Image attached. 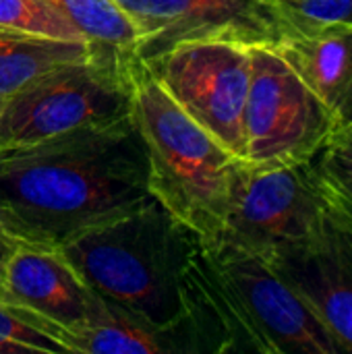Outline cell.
<instances>
[{
	"label": "cell",
	"mask_w": 352,
	"mask_h": 354,
	"mask_svg": "<svg viewBox=\"0 0 352 354\" xmlns=\"http://www.w3.org/2000/svg\"><path fill=\"white\" fill-rule=\"evenodd\" d=\"M149 195L145 147L131 116L0 147V234L10 243L58 249Z\"/></svg>",
	"instance_id": "6da1fadb"
},
{
	"label": "cell",
	"mask_w": 352,
	"mask_h": 354,
	"mask_svg": "<svg viewBox=\"0 0 352 354\" xmlns=\"http://www.w3.org/2000/svg\"><path fill=\"white\" fill-rule=\"evenodd\" d=\"M199 241L195 230L149 195L137 207L79 232L58 249L102 299L170 334L183 353V272Z\"/></svg>",
	"instance_id": "7a4b0ae2"
},
{
	"label": "cell",
	"mask_w": 352,
	"mask_h": 354,
	"mask_svg": "<svg viewBox=\"0 0 352 354\" xmlns=\"http://www.w3.org/2000/svg\"><path fill=\"white\" fill-rule=\"evenodd\" d=\"M131 120L145 147L149 193L203 241H216L243 158L197 124L139 60Z\"/></svg>",
	"instance_id": "3957f363"
},
{
	"label": "cell",
	"mask_w": 352,
	"mask_h": 354,
	"mask_svg": "<svg viewBox=\"0 0 352 354\" xmlns=\"http://www.w3.org/2000/svg\"><path fill=\"white\" fill-rule=\"evenodd\" d=\"M135 62L89 56L41 75L2 104L0 147L33 145L131 116Z\"/></svg>",
	"instance_id": "277c9868"
},
{
	"label": "cell",
	"mask_w": 352,
	"mask_h": 354,
	"mask_svg": "<svg viewBox=\"0 0 352 354\" xmlns=\"http://www.w3.org/2000/svg\"><path fill=\"white\" fill-rule=\"evenodd\" d=\"M328 212L309 162L251 164L243 160L216 241L270 257L309 239Z\"/></svg>",
	"instance_id": "5b68a950"
},
{
	"label": "cell",
	"mask_w": 352,
	"mask_h": 354,
	"mask_svg": "<svg viewBox=\"0 0 352 354\" xmlns=\"http://www.w3.org/2000/svg\"><path fill=\"white\" fill-rule=\"evenodd\" d=\"M340 122L272 46H251L243 160L309 162Z\"/></svg>",
	"instance_id": "8992f818"
},
{
	"label": "cell",
	"mask_w": 352,
	"mask_h": 354,
	"mask_svg": "<svg viewBox=\"0 0 352 354\" xmlns=\"http://www.w3.org/2000/svg\"><path fill=\"white\" fill-rule=\"evenodd\" d=\"M143 64L197 124L243 158V116L251 81L249 46L220 39L187 41Z\"/></svg>",
	"instance_id": "52a82bcc"
},
{
	"label": "cell",
	"mask_w": 352,
	"mask_h": 354,
	"mask_svg": "<svg viewBox=\"0 0 352 354\" xmlns=\"http://www.w3.org/2000/svg\"><path fill=\"white\" fill-rule=\"evenodd\" d=\"M139 33L137 60L151 62L187 41L278 46L284 23L274 0H114Z\"/></svg>",
	"instance_id": "ba28073f"
},
{
	"label": "cell",
	"mask_w": 352,
	"mask_h": 354,
	"mask_svg": "<svg viewBox=\"0 0 352 354\" xmlns=\"http://www.w3.org/2000/svg\"><path fill=\"white\" fill-rule=\"evenodd\" d=\"M205 245L237 295L263 353L342 354L315 313L266 257L226 241H205Z\"/></svg>",
	"instance_id": "9c48e42d"
},
{
	"label": "cell",
	"mask_w": 352,
	"mask_h": 354,
	"mask_svg": "<svg viewBox=\"0 0 352 354\" xmlns=\"http://www.w3.org/2000/svg\"><path fill=\"white\" fill-rule=\"evenodd\" d=\"M266 259L315 313L340 353H352V224L328 212L309 239Z\"/></svg>",
	"instance_id": "30bf717a"
},
{
	"label": "cell",
	"mask_w": 352,
	"mask_h": 354,
	"mask_svg": "<svg viewBox=\"0 0 352 354\" xmlns=\"http://www.w3.org/2000/svg\"><path fill=\"white\" fill-rule=\"evenodd\" d=\"M4 282L10 301L62 330L66 344L85 326L98 301V292L60 249L15 243L6 257Z\"/></svg>",
	"instance_id": "8fae6325"
},
{
	"label": "cell",
	"mask_w": 352,
	"mask_h": 354,
	"mask_svg": "<svg viewBox=\"0 0 352 354\" xmlns=\"http://www.w3.org/2000/svg\"><path fill=\"white\" fill-rule=\"evenodd\" d=\"M274 48L340 124H352V27L286 31Z\"/></svg>",
	"instance_id": "7c38bea8"
},
{
	"label": "cell",
	"mask_w": 352,
	"mask_h": 354,
	"mask_svg": "<svg viewBox=\"0 0 352 354\" xmlns=\"http://www.w3.org/2000/svg\"><path fill=\"white\" fill-rule=\"evenodd\" d=\"M71 353L87 354H166L180 353L170 334H162L122 307L102 299L91 309L89 319L71 338Z\"/></svg>",
	"instance_id": "4fadbf2b"
},
{
	"label": "cell",
	"mask_w": 352,
	"mask_h": 354,
	"mask_svg": "<svg viewBox=\"0 0 352 354\" xmlns=\"http://www.w3.org/2000/svg\"><path fill=\"white\" fill-rule=\"evenodd\" d=\"M95 56L87 41L54 39L0 27V104L52 68Z\"/></svg>",
	"instance_id": "5bb4252c"
},
{
	"label": "cell",
	"mask_w": 352,
	"mask_h": 354,
	"mask_svg": "<svg viewBox=\"0 0 352 354\" xmlns=\"http://www.w3.org/2000/svg\"><path fill=\"white\" fill-rule=\"evenodd\" d=\"M81 31L98 58L135 62L139 33L114 0H44Z\"/></svg>",
	"instance_id": "9a60e30c"
},
{
	"label": "cell",
	"mask_w": 352,
	"mask_h": 354,
	"mask_svg": "<svg viewBox=\"0 0 352 354\" xmlns=\"http://www.w3.org/2000/svg\"><path fill=\"white\" fill-rule=\"evenodd\" d=\"M309 164L328 209L352 224V124H338Z\"/></svg>",
	"instance_id": "2e32d148"
},
{
	"label": "cell",
	"mask_w": 352,
	"mask_h": 354,
	"mask_svg": "<svg viewBox=\"0 0 352 354\" xmlns=\"http://www.w3.org/2000/svg\"><path fill=\"white\" fill-rule=\"evenodd\" d=\"M0 27L54 39L87 41L77 27L62 19L44 0H0Z\"/></svg>",
	"instance_id": "e0dca14e"
},
{
	"label": "cell",
	"mask_w": 352,
	"mask_h": 354,
	"mask_svg": "<svg viewBox=\"0 0 352 354\" xmlns=\"http://www.w3.org/2000/svg\"><path fill=\"white\" fill-rule=\"evenodd\" d=\"M286 31L352 27V0H274Z\"/></svg>",
	"instance_id": "ac0fdd59"
},
{
	"label": "cell",
	"mask_w": 352,
	"mask_h": 354,
	"mask_svg": "<svg viewBox=\"0 0 352 354\" xmlns=\"http://www.w3.org/2000/svg\"><path fill=\"white\" fill-rule=\"evenodd\" d=\"M12 247H0V301L2 303H12L8 292H6V282H4V274H6V257L10 253ZM15 305V303H12Z\"/></svg>",
	"instance_id": "d6986e66"
},
{
	"label": "cell",
	"mask_w": 352,
	"mask_h": 354,
	"mask_svg": "<svg viewBox=\"0 0 352 354\" xmlns=\"http://www.w3.org/2000/svg\"><path fill=\"white\" fill-rule=\"evenodd\" d=\"M12 245H15V243H10L6 236H2V234H0V247H12Z\"/></svg>",
	"instance_id": "ffe728a7"
},
{
	"label": "cell",
	"mask_w": 352,
	"mask_h": 354,
	"mask_svg": "<svg viewBox=\"0 0 352 354\" xmlns=\"http://www.w3.org/2000/svg\"><path fill=\"white\" fill-rule=\"evenodd\" d=\"M0 110H2V104H0Z\"/></svg>",
	"instance_id": "44dd1931"
}]
</instances>
